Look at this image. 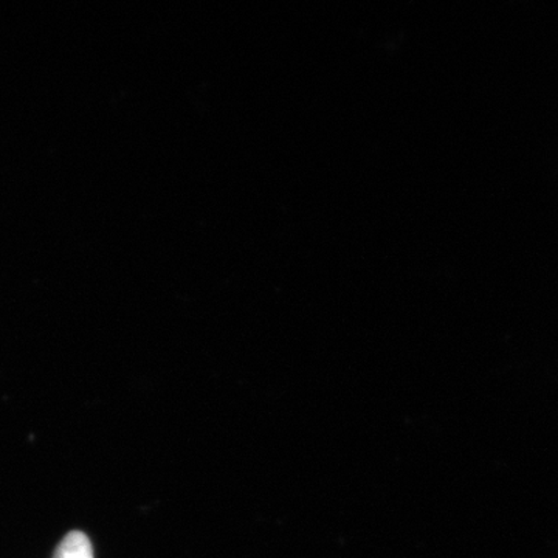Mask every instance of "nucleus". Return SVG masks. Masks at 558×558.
Wrapping results in <instances>:
<instances>
[{"label":"nucleus","mask_w":558,"mask_h":558,"mask_svg":"<svg viewBox=\"0 0 558 558\" xmlns=\"http://www.w3.org/2000/svg\"><path fill=\"white\" fill-rule=\"evenodd\" d=\"M53 558H94L90 538L84 532H69L54 550Z\"/></svg>","instance_id":"f257e3e1"}]
</instances>
